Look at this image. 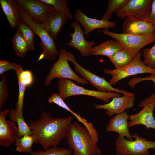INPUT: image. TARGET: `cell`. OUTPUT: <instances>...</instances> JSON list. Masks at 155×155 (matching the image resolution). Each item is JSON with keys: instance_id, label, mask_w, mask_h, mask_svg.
<instances>
[{"instance_id": "ffe728a7", "label": "cell", "mask_w": 155, "mask_h": 155, "mask_svg": "<svg viewBox=\"0 0 155 155\" xmlns=\"http://www.w3.org/2000/svg\"><path fill=\"white\" fill-rule=\"evenodd\" d=\"M0 4L10 26L18 28L21 19L19 7L15 0H0Z\"/></svg>"}, {"instance_id": "8d00e7d4", "label": "cell", "mask_w": 155, "mask_h": 155, "mask_svg": "<svg viewBox=\"0 0 155 155\" xmlns=\"http://www.w3.org/2000/svg\"><path fill=\"white\" fill-rule=\"evenodd\" d=\"M147 19L153 23L155 26V0H152L151 12Z\"/></svg>"}, {"instance_id": "6da1fadb", "label": "cell", "mask_w": 155, "mask_h": 155, "mask_svg": "<svg viewBox=\"0 0 155 155\" xmlns=\"http://www.w3.org/2000/svg\"><path fill=\"white\" fill-rule=\"evenodd\" d=\"M73 117L54 118L48 112H42L38 119L30 121L29 126L35 143H38L44 150L56 146L66 137Z\"/></svg>"}, {"instance_id": "4316f807", "label": "cell", "mask_w": 155, "mask_h": 155, "mask_svg": "<svg viewBox=\"0 0 155 155\" xmlns=\"http://www.w3.org/2000/svg\"><path fill=\"white\" fill-rule=\"evenodd\" d=\"M18 29L21 32L26 42L29 51L34 49L35 33L32 28L22 20L19 22Z\"/></svg>"}, {"instance_id": "3957f363", "label": "cell", "mask_w": 155, "mask_h": 155, "mask_svg": "<svg viewBox=\"0 0 155 155\" xmlns=\"http://www.w3.org/2000/svg\"><path fill=\"white\" fill-rule=\"evenodd\" d=\"M19 7L22 21L28 25L41 39L40 45L42 52L38 61L43 59L55 60L59 53L56 48L55 40L48 30L42 24L35 22L26 12Z\"/></svg>"}, {"instance_id": "1f68e13d", "label": "cell", "mask_w": 155, "mask_h": 155, "mask_svg": "<svg viewBox=\"0 0 155 155\" xmlns=\"http://www.w3.org/2000/svg\"><path fill=\"white\" fill-rule=\"evenodd\" d=\"M142 52L143 63L149 67L155 69V44L150 48L143 49Z\"/></svg>"}, {"instance_id": "d4e9b609", "label": "cell", "mask_w": 155, "mask_h": 155, "mask_svg": "<svg viewBox=\"0 0 155 155\" xmlns=\"http://www.w3.org/2000/svg\"><path fill=\"white\" fill-rule=\"evenodd\" d=\"M11 40L14 50L18 56L23 57L29 51L28 44L19 30L17 29Z\"/></svg>"}, {"instance_id": "484cf974", "label": "cell", "mask_w": 155, "mask_h": 155, "mask_svg": "<svg viewBox=\"0 0 155 155\" xmlns=\"http://www.w3.org/2000/svg\"><path fill=\"white\" fill-rule=\"evenodd\" d=\"M15 143L16 150L18 152L30 153L32 150V148L35 142L32 135H26L18 137Z\"/></svg>"}, {"instance_id": "836d02e7", "label": "cell", "mask_w": 155, "mask_h": 155, "mask_svg": "<svg viewBox=\"0 0 155 155\" xmlns=\"http://www.w3.org/2000/svg\"><path fill=\"white\" fill-rule=\"evenodd\" d=\"M1 75V80L0 81V110L2 108L8 96V90L7 85L6 75L3 74Z\"/></svg>"}, {"instance_id": "f546056e", "label": "cell", "mask_w": 155, "mask_h": 155, "mask_svg": "<svg viewBox=\"0 0 155 155\" xmlns=\"http://www.w3.org/2000/svg\"><path fill=\"white\" fill-rule=\"evenodd\" d=\"M129 0H109L108 1V7L102 19L108 21L111 18L113 13L122 8Z\"/></svg>"}, {"instance_id": "44dd1931", "label": "cell", "mask_w": 155, "mask_h": 155, "mask_svg": "<svg viewBox=\"0 0 155 155\" xmlns=\"http://www.w3.org/2000/svg\"><path fill=\"white\" fill-rule=\"evenodd\" d=\"M52 102L53 103L56 104L72 113L76 117L78 121L83 124L86 127L94 141L96 143L98 142L99 140L98 133L92 123L88 122L85 119L71 110L59 95L55 96L53 98Z\"/></svg>"}, {"instance_id": "4dcf8cb0", "label": "cell", "mask_w": 155, "mask_h": 155, "mask_svg": "<svg viewBox=\"0 0 155 155\" xmlns=\"http://www.w3.org/2000/svg\"><path fill=\"white\" fill-rule=\"evenodd\" d=\"M15 71L18 79L19 87L18 96L15 109L18 113L23 115L24 95L27 86L20 80L18 72Z\"/></svg>"}, {"instance_id": "30bf717a", "label": "cell", "mask_w": 155, "mask_h": 155, "mask_svg": "<svg viewBox=\"0 0 155 155\" xmlns=\"http://www.w3.org/2000/svg\"><path fill=\"white\" fill-rule=\"evenodd\" d=\"M138 106L142 109L135 114L129 115V128L141 125L145 126L147 129H155V120L153 116V111L155 107V93L152 94L149 97L141 101Z\"/></svg>"}, {"instance_id": "e0dca14e", "label": "cell", "mask_w": 155, "mask_h": 155, "mask_svg": "<svg viewBox=\"0 0 155 155\" xmlns=\"http://www.w3.org/2000/svg\"><path fill=\"white\" fill-rule=\"evenodd\" d=\"M76 21L80 23L84 29V34L87 35L93 30L99 28L108 30L116 26L114 22H110L103 20H99L88 17L80 9H77L74 15Z\"/></svg>"}, {"instance_id": "277c9868", "label": "cell", "mask_w": 155, "mask_h": 155, "mask_svg": "<svg viewBox=\"0 0 155 155\" xmlns=\"http://www.w3.org/2000/svg\"><path fill=\"white\" fill-rule=\"evenodd\" d=\"M57 83L58 94L64 100L71 96L83 95L94 97L108 103L113 98L121 96L120 94L117 92H104L87 89L67 79L58 78Z\"/></svg>"}, {"instance_id": "5bb4252c", "label": "cell", "mask_w": 155, "mask_h": 155, "mask_svg": "<svg viewBox=\"0 0 155 155\" xmlns=\"http://www.w3.org/2000/svg\"><path fill=\"white\" fill-rule=\"evenodd\" d=\"M123 33L135 35L155 34L154 24L148 20H139L127 17L124 18L122 24Z\"/></svg>"}, {"instance_id": "83f0119b", "label": "cell", "mask_w": 155, "mask_h": 155, "mask_svg": "<svg viewBox=\"0 0 155 155\" xmlns=\"http://www.w3.org/2000/svg\"><path fill=\"white\" fill-rule=\"evenodd\" d=\"M47 5L53 7L54 9L65 16L68 18L72 19L73 16L70 11L66 0H40Z\"/></svg>"}, {"instance_id": "e575fe53", "label": "cell", "mask_w": 155, "mask_h": 155, "mask_svg": "<svg viewBox=\"0 0 155 155\" xmlns=\"http://www.w3.org/2000/svg\"><path fill=\"white\" fill-rule=\"evenodd\" d=\"M145 80L152 81L154 84L155 87V73H152L148 76L144 77H136L131 79L128 82V85L131 88H134L135 85L137 83Z\"/></svg>"}, {"instance_id": "ab89813d", "label": "cell", "mask_w": 155, "mask_h": 155, "mask_svg": "<svg viewBox=\"0 0 155 155\" xmlns=\"http://www.w3.org/2000/svg\"><path fill=\"white\" fill-rule=\"evenodd\" d=\"M153 155H155V153L154 154H153Z\"/></svg>"}, {"instance_id": "9a60e30c", "label": "cell", "mask_w": 155, "mask_h": 155, "mask_svg": "<svg viewBox=\"0 0 155 155\" xmlns=\"http://www.w3.org/2000/svg\"><path fill=\"white\" fill-rule=\"evenodd\" d=\"M70 27L74 28L73 33L70 34L71 40L66 45L72 46L78 50L82 57H89L93 45L96 44L95 42L87 41L84 36V34L79 23L77 21L72 22Z\"/></svg>"}, {"instance_id": "52a82bcc", "label": "cell", "mask_w": 155, "mask_h": 155, "mask_svg": "<svg viewBox=\"0 0 155 155\" xmlns=\"http://www.w3.org/2000/svg\"><path fill=\"white\" fill-rule=\"evenodd\" d=\"M67 53L64 48L59 51L58 59L54 63L45 79L44 84L46 86L49 85L52 80L55 78L73 80L81 85L88 84L87 80L78 76L71 69L68 63Z\"/></svg>"}, {"instance_id": "7a4b0ae2", "label": "cell", "mask_w": 155, "mask_h": 155, "mask_svg": "<svg viewBox=\"0 0 155 155\" xmlns=\"http://www.w3.org/2000/svg\"><path fill=\"white\" fill-rule=\"evenodd\" d=\"M67 143L73 155H101V150L84 126L75 121L68 130Z\"/></svg>"}, {"instance_id": "74e56055", "label": "cell", "mask_w": 155, "mask_h": 155, "mask_svg": "<svg viewBox=\"0 0 155 155\" xmlns=\"http://www.w3.org/2000/svg\"><path fill=\"white\" fill-rule=\"evenodd\" d=\"M9 62L5 60L0 61V66H3L9 63Z\"/></svg>"}, {"instance_id": "cb8c5ba5", "label": "cell", "mask_w": 155, "mask_h": 155, "mask_svg": "<svg viewBox=\"0 0 155 155\" xmlns=\"http://www.w3.org/2000/svg\"><path fill=\"white\" fill-rule=\"evenodd\" d=\"M9 116L11 121L16 123L17 124L19 137L32 135L31 129L26 122L23 115L18 113L15 109H11L10 111Z\"/></svg>"}, {"instance_id": "d6a6232c", "label": "cell", "mask_w": 155, "mask_h": 155, "mask_svg": "<svg viewBox=\"0 0 155 155\" xmlns=\"http://www.w3.org/2000/svg\"><path fill=\"white\" fill-rule=\"evenodd\" d=\"M15 71L18 72L20 80L27 87L32 84L34 77L31 71L27 70H24L22 66L18 64L16 65Z\"/></svg>"}, {"instance_id": "f1b7e54d", "label": "cell", "mask_w": 155, "mask_h": 155, "mask_svg": "<svg viewBox=\"0 0 155 155\" xmlns=\"http://www.w3.org/2000/svg\"><path fill=\"white\" fill-rule=\"evenodd\" d=\"M29 155H71V150L63 147H52L44 151L32 150Z\"/></svg>"}, {"instance_id": "7402d4cb", "label": "cell", "mask_w": 155, "mask_h": 155, "mask_svg": "<svg viewBox=\"0 0 155 155\" xmlns=\"http://www.w3.org/2000/svg\"><path fill=\"white\" fill-rule=\"evenodd\" d=\"M123 48L117 41L108 40L93 47L90 55H103L109 58L115 53Z\"/></svg>"}, {"instance_id": "d590c367", "label": "cell", "mask_w": 155, "mask_h": 155, "mask_svg": "<svg viewBox=\"0 0 155 155\" xmlns=\"http://www.w3.org/2000/svg\"><path fill=\"white\" fill-rule=\"evenodd\" d=\"M17 64L15 62L9 63L3 66H0V75L10 70H15Z\"/></svg>"}, {"instance_id": "8992f818", "label": "cell", "mask_w": 155, "mask_h": 155, "mask_svg": "<svg viewBox=\"0 0 155 155\" xmlns=\"http://www.w3.org/2000/svg\"><path fill=\"white\" fill-rule=\"evenodd\" d=\"M67 55L68 60L74 65L75 72L88 81L91 85L96 88L98 91L104 92H114L125 95H135L133 93L127 91L113 87L104 77H100L95 75L81 65L76 61L73 54L67 51Z\"/></svg>"}, {"instance_id": "4fadbf2b", "label": "cell", "mask_w": 155, "mask_h": 155, "mask_svg": "<svg viewBox=\"0 0 155 155\" xmlns=\"http://www.w3.org/2000/svg\"><path fill=\"white\" fill-rule=\"evenodd\" d=\"M9 112L8 109L0 112V145L5 148L14 144L19 137L18 127L14 123L6 119Z\"/></svg>"}, {"instance_id": "9c48e42d", "label": "cell", "mask_w": 155, "mask_h": 155, "mask_svg": "<svg viewBox=\"0 0 155 155\" xmlns=\"http://www.w3.org/2000/svg\"><path fill=\"white\" fill-rule=\"evenodd\" d=\"M141 53L140 51L135 55L133 60L127 66L120 69H105V73L109 74L111 78L109 82L111 85L128 77L143 73H155V69L149 67L141 60Z\"/></svg>"}, {"instance_id": "7c38bea8", "label": "cell", "mask_w": 155, "mask_h": 155, "mask_svg": "<svg viewBox=\"0 0 155 155\" xmlns=\"http://www.w3.org/2000/svg\"><path fill=\"white\" fill-rule=\"evenodd\" d=\"M18 6L37 23L42 24L47 15L54 9L52 6L40 0H15Z\"/></svg>"}, {"instance_id": "f35d334b", "label": "cell", "mask_w": 155, "mask_h": 155, "mask_svg": "<svg viewBox=\"0 0 155 155\" xmlns=\"http://www.w3.org/2000/svg\"><path fill=\"white\" fill-rule=\"evenodd\" d=\"M116 155H119V154H117Z\"/></svg>"}, {"instance_id": "2e32d148", "label": "cell", "mask_w": 155, "mask_h": 155, "mask_svg": "<svg viewBox=\"0 0 155 155\" xmlns=\"http://www.w3.org/2000/svg\"><path fill=\"white\" fill-rule=\"evenodd\" d=\"M135 96L123 95L122 96L114 97L112 98L111 101L106 104H95L94 108L106 110L107 114L109 116L117 115L133 107Z\"/></svg>"}, {"instance_id": "603a6c76", "label": "cell", "mask_w": 155, "mask_h": 155, "mask_svg": "<svg viewBox=\"0 0 155 155\" xmlns=\"http://www.w3.org/2000/svg\"><path fill=\"white\" fill-rule=\"evenodd\" d=\"M135 56L131 52L123 49L115 53L109 58L115 69H120L131 62Z\"/></svg>"}, {"instance_id": "8fae6325", "label": "cell", "mask_w": 155, "mask_h": 155, "mask_svg": "<svg viewBox=\"0 0 155 155\" xmlns=\"http://www.w3.org/2000/svg\"><path fill=\"white\" fill-rule=\"evenodd\" d=\"M152 1V0H129L115 13L121 18L129 17L136 19L146 20L151 13Z\"/></svg>"}, {"instance_id": "d6986e66", "label": "cell", "mask_w": 155, "mask_h": 155, "mask_svg": "<svg viewBox=\"0 0 155 155\" xmlns=\"http://www.w3.org/2000/svg\"><path fill=\"white\" fill-rule=\"evenodd\" d=\"M67 19L65 16L54 8L46 16L42 24L55 40Z\"/></svg>"}, {"instance_id": "5b68a950", "label": "cell", "mask_w": 155, "mask_h": 155, "mask_svg": "<svg viewBox=\"0 0 155 155\" xmlns=\"http://www.w3.org/2000/svg\"><path fill=\"white\" fill-rule=\"evenodd\" d=\"M135 140H129L119 135L115 142L116 152L120 155H149V150L155 151V141L140 137L135 133L132 135Z\"/></svg>"}, {"instance_id": "ac0fdd59", "label": "cell", "mask_w": 155, "mask_h": 155, "mask_svg": "<svg viewBox=\"0 0 155 155\" xmlns=\"http://www.w3.org/2000/svg\"><path fill=\"white\" fill-rule=\"evenodd\" d=\"M129 115L127 111L116 115L111 118L106 127V132L113 131L117 133L121 137H126L129 140H133L129 132L128 120Z\"/></svg>"}, {"instance_id": "ba28073f", "label": "cell", "mask_w": 155, "mask_h": 155, "mask_svg": "<svg viewBox=\"0 0 155 155\" xmlns=\"http://www.w3.org/2000/svg\"><path fill=\"white\" fill-rule=\"evenodd\" d=\"M117 41L123 48L135 55L144 47L155 42V34L148 35H135L113 32L108 30L99 31Z\"/></svg>"}]
</instances>
